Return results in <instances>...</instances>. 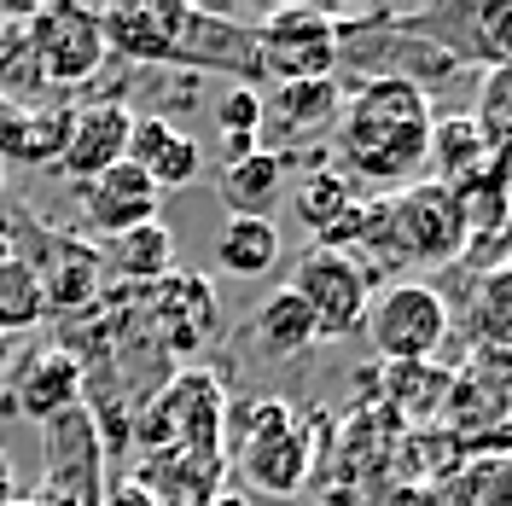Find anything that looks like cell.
Listing matches in <instances>:
<instances>
[{
	"label": "cell",
	"instance_id": "cell-1",
	"mask_svg": "<svg viewBox=\"0 0 512 506\" xmlns=\"http://www.w3.org/2000/svg\"><path fill=\"white\" fill-rule=\"evenodd\" d=\"M431 94L414 82H361L338 111V175L361 198H396L425 175V140H431Z\"/></svg>",
	"mask_w": 512,
	"mask_h": 506
},
{
	"label": "cell",
	"instance_id": "cell-2",
	"mask_svg": "<svg viewBox=\"0 0 512 506\" xmlns=\"http://www.w3.org/2000/svg\"><path fill=\"white\" fill-rule=\"evenodd\" d=\"M227 454L256 483L262 495H291L309 466H315V443L303 431V419L286 402H239L227 408Z\"/></svg>",
	"mask_w": 512,
	"mask_h": 506
},
{
	"label": "cell",
	"instance_id": "cell-3",
	"mask_svg": "<svg viewBox=\"0 0 512 506\" xmlns=\"http://www.w3.org/2000/svg\"><path fill=\"white\" fill-rule=\"evenodd\" d=\"M367 344L384 355V367H419V361H437V349L454 332V309L437 285L425 280H396L373 291L367 320H361Z\"/></svg>",
	"mask_w": 512,
	"mask_h": 506
},
{
	"label": "cell",
	"instance_id": "cell-4",
	"mask_svg": "<svg viewBox=\"0 0 512 506\" xmlns=\"http://www.w3.org/2000/svg\"><path fill=\"white\" fill-rule=\"evenodd\" d=\"M256 76L286 88V82H326L338 70V18L320 6H280L262 24H251Z\"/></svg>",
	"mask_w": 512,
	"mask_h": 506
},
{
	"label": "cell",
	"instance_id": "cell-5",
	"mask_svg": "<svg viewBox=\"0 0 512 506\" xmlns=\"http://www.w3.org/2000/svg\"><path fill=\"white\" fill-rule=\"evenodd\" d=\"M291 291H297V303L315 320V338H350V332H361V320H367L373 274L350 251L315 245V251L291 268Z\"/></svg>",
	"mask_w": 512,
	"mask_h": 506
},
{
	"label": "cell",
	"instance_id": "cell-6",
	"mask_svg": "<svg viewBox=\"0 0 512 506\" xmlns=\"http://www.w3.org/2000/svg\"><path fill=\"white\" fill-rule=\"evenodd\" d=\"M384 216H390V239H396L402 268L460 262V256L472 251L466 216H460L454 192L437 187V181H414V187H402L396 198H384Z\"/></svg>",
	"mask_w": 512,
	"mask_h": 506
},
{
	"label": "cell",
	"instance_id": "cell-7",
	"mask_svg": "<svg viewBox=\"0 0 512 506\" xmlns=\"http://www.w3.org/2000/svg\"><path fill=\"white\" fill-rule=\"evenodd\" d=\"M18 30L30 41L47 88H82V82H94L99 64H105L99 12H88V6H35Z\"/></svg>",
	"mask_w": 512,
	"mask_h": 506
},
{
	"label": "cell",
	"instance_id": "cell-8",
	"mask_svg": "<svg viewBox=\"0 0 512 506\" xmlns=\"http://www.w3.org/2000/svg\"><path fill=\"white\" fill-rule=\"evenodd\" d=\"M128 128H134V111H128L123 99H94V105L70 111V140H64L59 169L76 187L105 175L111 163L128 158Z\"/></svg>",
	"mask_w": 512,
	"mask_h": 506
},
{
	"label": "cell",
	"instance_id": "cell-9",
	"mask_svg": "<svg viewBox=\"0 0 512 506\" xmlns=\"http://www.w3.org/2000/svg\"><path fill=\"white\" fill-rule=\"evenodd\" d=\"M82 216H88V227L94 233H105V239H117V233H134V227L158 222V204L163 192L134 169V163H111L105 175H94V181H82Z\"/></svg>",
	"mask_w": 512,
	"mask_h": 506
},
{
	"label": "cell",
	"instance_id": "cell-10",
	"mask_svg": "<svg viewBox=\"0 0 512 506\" xmlns=\"http://www.w3.org/2000/svg\"><path fill=\"white\" fill-rule=\"evenodd\" d=\"M274 99H262V128H274L286 146H315L320 134L338 128L344 111V88L326 76V82H286V88H268Z\"/></svg>",
	"mask_w": 512,
	"mask_h": 506
},
{
	"label": "cell",
	"instance_id": "cell-11",
	"mask_svg": "<svg viewBox=\"0 0 512 506\" xmlns=\"http://www.w3.org/2000/svg\"><path fill=\"white\" fill-rule=\"evenodd\" d=\"M82 367H76V355H64V349H41L24 361V373H18V390H12V408L24 413V419H41V425H59L70 413L82 408Z\"/></svg>",
	"mask_w": 512,
	"mask_h": 506
},
{
	"label": "cell",
	"instance_id": "cell-12",
	"mask_svg": "<svg viewBox=\"0 0 512 506\" xmlns=\"http://www.w3.org/2000/svg\"><path fill=\"white\" fill-rule=\"evenodd\" d=\"M128 163L158 192H175V187H192V175H198L204 158H198V140L181 134L169 117H134V128H128Z\"/></svg>",
	"mask_w": 512,
	"mask_h": 506
},
{
	"label": "cell",
	"instance_id": "cell-13",
	"mask_svg": "<svg viewBox=\"0 0 512 506\" xmlns=\"http://www.w3.org/2000/svg\"><path fill=\"white\" fill-rule=\"evenodd\" d=\"M175 30H181V6H111V12H99L105 53H123L134 64H175Z\"/></svg>",
	"mask_w": 512,
	"mask_h": 506
},
{
	"label": "cell",
	"instance_id": "cell-14",
	"mask_svg": "<svg viewBox=\"0 0 512 506\" xmlns=\"http://www.w3.org/2000/svg\"><path fill=\"white\" fill-rule=\"evenodd\" d=\"M152 309H158L163 338H169L175 355H192V349L216 332V320H222L216 291H210V280H198V274H169V280H158Z\"/></svg>",
	"mask_w": 512,
	"mask_h": 506
},
{
	"label": "cell",
	"instance_id": "cell-15",
	"mask_svg": "<svg viewBox=\"0 0 512 506\" xmlns=\"http://www.w3.org/2000/svg\"><path fill=\"white\" fill-rule=\"evenodd\" d=\"M280 198H286V158H280V152L256 146L251 158L222 163V204H227V216H256V222H274Z\"/></svg>",
	"mask_w": 512,
	"mask_h": 506
},
{
	"label": "cell",
	"instance_id": "cell-16",
	"mask_svg": "<svg viewBox=\"0 0 512 506\" xmlns=\"http://www.w3.org/2000/svg\"><path fill=\"white\" fill-rule=\"evenodd\" d=\"M460 320H466L472 349H507L512 355V256L478 268L472 297L460 303Z\"/></svg>",
	"mask_w": 512,
	"mask_h": 506
},
{
	"label": "cell",
	"instance_id": "cell-17",
	"mask_svg": "<svg viewBox=\"0 0 512 506\" xmlns=\"http://www.w3.org/2000/svg\"><path fill=\"white\" fill-rule=\"evenodd\" d=\"M286 192H291V216L309 227L320 245H332V239H338V233L350 227L355 204H361V192H355L350 181H344V175L332 169V163H326V169L315 163V169H309V175H303L297 187H286Z\"/></svg>",
	"mask_w": 512,
	"mask_h": 506
},
{
	"label": "cell",
	"instance_id": "cell-18",
	"mask_svg": "<svg viewBox=\"0 0 512 506\" xmlns=\"http://www.w3.org/2000/svg\"><path fill=\"white\" fill-rule=\"evenodd\" d=\"M70 140V105H0V152L12 163H59Z\"/></svg>",
	"mask_w": 512,
	"mask_h": 506
},
{
	"label": "cell",
	"instance_id": "cell-19",
	"mask_svg": "<svg viewBox=\"0 0 512 506\" xmlns=\"http://www.w3.org/2000/svg\"><path fill=\"white\" fill-rule=\"evenodd\" d=\"M483 163H489V152H483L472 117L454 111V117H437V123H431V140H425V175H419V181L460 187L466 175H478Z\"/></svg>",
	"mask_w": 512,
	"mask_h": 506
},
{
	"label": "cell",
	"instance_id": "cell-20",
	"mask_svg": "<svg viewBox=\"0 0 512 506\" xmlns=\"http://www.w3.org/2000/svg\"><path fill=\"white\" fill-rule=\"evenodd\" d=\"M251 332H256V349H262V355H274V361H297L303 349L320 344L315 320H309V309L297 303V291H291V285H280L274 297H262Z\"/></svg>",
	"mask_w": 512,
	"mask_h": 506
},
{
	"label": "cell",
	"instance_id": "cell-21",
	"mask_svg": "<svg viewBox=\"0 0 512 506\" xmlns=\"http://www.w3.org/2000/svg\"><path fill=\"white\" fill-rule=\"evenodd\" d=\"M216 262L233 280H262L280 262V227L256 216H227V227L216 233Z\"/></svg>",
	"mask_w": 512,
	"mask_h": 506
},
{
	"label": "cell",
	"instance_id": "cell-22",
	"mask_svg": "<svg viewBox=\"0 0 512 506\" xmlns=\"http://www.w3.org/2000/svg\"><path fill=\"white\" fill-rule=\"evenodd\" d=\"M472 128H478L489 163H501V169L512 175V64L483 70L478 105H472Z\"/></svg>",
	"mask_w": 512,
	"mask_h": 506
},
{
	"label": "cell",
	"instance_id": "cell-23",
	"mask_svg": "<svg viewBox=\"0 0 512 506\" xmlns=\"http://www.w3.org/2000/svg\"><path fill=\"white\" fill-rule=\"evenodd\" d=\"M99 262H111L123 280L158 285V280H169L175 239H169V227H163V222H146V227H134V233H117V239H105V256H99Z\"/></svg>",
	"mask_w": 512,
	"mask_h": 506
},
{
	"label": "cell",
	"instance_id": "cell-24",
	"mask_svg": "<svg viewBox=\"0 0 512 506\" xmlns=\"http://www.w3.org/2000/svg\"><path fill=\"white\" fill-rule=\"evenodd\" d=\"M448 24H460V35L472 30L466 41V59L472 64H512V0H489V6H472V12H448ZM460 35L448 41V59L460 53Z\"/></svg>",
	"mask_w": 512,
	"mask_h": 506
},
{
	"label": "cell",
	"instance_id": "cell-25",
	"mask_svg": "<svg viewBox=\"0 0 512 506\" xmlns=\"http://www.w3.org/2000/svg\"><path fill=\"white\" fill-rule=\"evenodd\" d=\"M47 76H41V64H35L30 41L18 24H6L0 35V105H12V111H24V105H47Z\"/></svg>",
	"mask_w": 512,
	"mask_h": 506
},
{
	"label": "cell",
	"instance_id": "cell-26",
	"mask_svg": "<svg viewBox=\"0 0 512 506\" xmlns=\"http://www.w3.org/2000/svg\"><path fill=\"white\" fill-rule=\"evenodd\" d=\"M448 390H454V373H443L437 361H419V367H384V396L396 402L402 413L431 419V413L448 408Z\"/></svg>",
	"mask_w": 512,
	"mask_h": 506
},
{
	"label": "cell",
	"instance_id": "cell-27",
	"mask_svg": "<svg viewBox=\"0 0 512 506\" xmlns=\"http://www.w3.org/2000/svg\"><path fill=\"white\" fill-rule=\"evenodd\" d=\"M47 315V297H41V280H35L30 256H0V332H24Z\"/></svg>",
	"mask_w": 512,
	"mask_h": 506
},
{
	"label": "cell",
	"instance_id": "cell-28",
	"mask_svg": "<svg viewBox=\"0 0 512 506\" xmlns=\"http://www.w3.org/2000/svg\"><path fill=\"white\" fill-rule=\"evenodd\" d=\"M216 123H222L227 140H262V88H227L216 99Z\"/></svg>",
	"mask_w": 512,
	"mask_h": 506
},
{
	"label": "cell",
	"instance_id": "cell-29",
	"mask_svg": "<svg viewBox=\"0 0 512 506\" xmlns=\"http://www.w3.org/2000/svg\"><path fill=\"white\" fill-rule=\"evenodd\" d=\"M478 506H512V460H489L478 472Z\"/></svg>",
	"mask_w": 512,
	"mask_h": 506
},
{
	"label": "cell",
	"instance_id": "cell-30",
	"mask_svg": "<svg viewBox=\"0 0 512 506\" xmlns=\"http://www.w3.org/2000/svg\"><path fill=\"white\" fill-rule=\"evenodd\" d=\"M18 495H12V460H6V448H0V506H12Z\"/></svg>",
	"mask_w": 512,
	"mask_h": 506
},
{
	"label": "cell",
	"instance_id": "cell-31",
	"mask_svg": "<svg viewBox=\"0 0 512 506\" xmlns=\"http://www.w3.org/2000/svg\"><path fill=\"white\" fill-rule=\"evenodd\" d=\"M6 367H12V338L0 332V373H6Z\"/></svg>",
	"mask_w": 512,
	"mask_h": 506
},
{
	"label": "cell",
	"instance_id": "cell-32",
	"mask_svg": "<svg viewBox=\"0 0 512 506\" xmlns=\"http://www.w3.org/2000/svg\"><path fill=\"white\" fill-rule=\"evenodd\" d=\"M501 245H507V256H512V210H507V227H501Z\"/></svg>",
	"mask_w": 512,
	"mask_h": 506
},
{
	"label": "cell",
	"instance_id": "cell-33",
	"mask_svg": "<svg viewBox=\"0 0 512 506\" xmlns=\"http://www.w3.org/2000/svg\"><path fill=\"white\" fill-rule=\"evenodd\" d=\"M12 506H35V501H12Z\"/></svg>",
	"mask_w": 512,
	"mask_h": 506
},
{
	"label": "cell",
	"instance_id": "cell-34",
	"mask_svg": "<svg viewBox=\"0 0 512 506\" xmlns=\"http://www.w3.org/2000/svg\"><path fill=\"white\" fill-rule=\"evenodd\" d=\"M0 35H6V24H0Z\"/></svg>",
	"mask_w": 512,
	"mask_h": 506
}]
</instances>
